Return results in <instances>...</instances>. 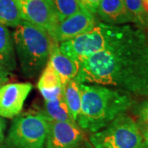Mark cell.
<instances>
[{"label":"cell","mask_w":148,"mask_h":148,"mask_svg":"<svg viewBox=\"0 0 148 148\" xmlns=\"http://www.w3.org/2000/svg\"><path fill=\"white\" fill-rule=\"evenodd\" d=\"M79 83L114 87L148 97V40L145 31L130 24L106 49L80 62Z\"/></svg>","instance_id":"6da1fadb"},{"label":"cell","mask_w":148,"mask_h":148,"mask_svg":"<svg viewBox=\"0 0 148 148\" xmlns=\"http://www.w3.org/2000/svg\"><path fill=\"white\" fill-rule=\"evenodd\" d=\"M80 89L82 106L77 123L89 133L101 130L133 105L132 95L114 87L80 83Z\"/></svg>","instance_id":"7a4b0ae2"},{"label":"cell","mask_w":148,"mask_h":148,"mask_svg":"<svg viewBox=\"0 0 148 148\" xmlns=\"http://www.w3.org/2000/svg\"><path fill=\"white\" fill-rule=\"evenodd\" d=\"M16 60L27 78H36L49 62L53 40L47 32L23 21L12 34Z\"/></svg>","instance_id":"3957f363"},{"label":"cell","mask_w":148,"mask_h":148,"mask_svg":"<svg viewBox=\"0 0 148 148\" xmlns=\"http://www.w3.org/2000/svg\"><path fill=\"white\" fill-rule=\"evenodd\" d=\"M126 25H110L97 21L89 32L60 43L59 49L62 53L79 64L86 58L106 49L121 36Z\"/></svg>","instance_id":"277c9868"},{"label":"cell","mask_w":148,"mask_h":148,"mask_svg":"<svg viewBox=\"0 0 148 148\" xmlns=\"http://www.w3.org/2000/svg\"><path fill=\"white\" fill-rule=\"evenodd\" d=\"M50 119L44 110L33 108L14 118L6 142L16 148H45Z\"/></svg>","instance_id":"5b68a950"},{"label":"cell","mask_w":148,"mask_h":148,"mask_svg":"<svg viewBox=\"0 0 148 148\" xmlns=\"http://www.w3.org/2000/svg\"><path fill=\"white\" fill-rule=\"evenodd\" d=\"M89 142L95 148H145L138 123L123 113L98 132L90 133Z\"/></svg>","instance_id":"8992f818"},{"label":"cell","mask_w":148,"mask_h":148,"mask_svg":"<svg viewBox=\"0 0 148 148\" xmlns=\"http://www.w3.org/2000/svg\"><path fill=\"white\" fill-rule=\"evenodd\" d=\"M23 20L41 28L53 39L58 20L53 0H16Z\"/></svg>","instance_id":"52a82bcc"},{"label":"cell","mask_w":148,"mask_h":148,"mask_svg":"<svg viewBox=\"0 0 148 148\" xmlns=\"http://www.w3.org/2000/svg\"><path fill=\"white\" fill-rule=\"evenodd\" d=\"M84 131L77 123L51 121L45 148H82Z\"/></svg>","instance_id":"ba28073f"},{"label":"cell","mask_w":148,"mask_h":148,"mask_svg":"<svg viewBox=\"0 0 148 148\" xmlns=\"http://www.w3.org/2000/svg\"><path fill=\"white\" fill-rule=\"evenodd\" d=\"M31 82H12L0 86V117L12 119L20 114L31 93Z\"/></svg>","instance_id":"9c48e42d"},{"label":"cell","mask_w":148,"mask_h":148,"mask_svg":"<svg viewBox=\"0 0 148 148\" xmlns=\"http://www.w3.org/2000/svg\"><path fill=\"white\" fill-rule=\"evenodd\" d=\"M96 23L95 15L81 8L76 13L59 21L53 40L59 44L70 40L90 31Z\"/></svg>","instance_id":"30bf717a"},{"label":"cell","mask_w":148,"mask_h":148,"mask_svg":"<svg viewBox=\"0 0 148 148\" xmlns=\"http://www.w3.org/2000/svg\"><path fill=\"white\" fill-rule=\"evenodd\" d=\"M96 15L102 22L110 25H126L133 23L124 0H101Z\"/></svg>","instance_id":"8fae6325"},{"label":"cell","mask_w":148,"mask_h":148,"mask_svg":"<svg viewBox=\"0 0 148 148\" xmlns=\"http://www.w3.org/2000/svg\"><path fill=\"white\" fill-rule=\"evenodd\" d=\"M48 63L58 73L63 85L69 80L74 79L79 71L78 63L62 53L59 49V43L55 40L52 45Z\"/></svg>","instance_id":"7c38bea8"},{"label":"cell","mask_w":148,"mask_h":148,"mask_svg":"<svg viewBox=\"0 0 148 148\" xmlns=\"http://www.w3.org/2000/svg\"><path fill=\"white\" fill-rule=\"evenodd\" d=\"M37 88L45 101H50L63 94L64 85L58 73L48 63L37 82Z\"/></svg>","instance_id":"4fadbf2b"},{"label":"cell","mask_w":148,"mask_h":148,"mask_svg":"<svg viewBox=\"0 0 148 148\" xmlns=\"http://www.w3.org/2000/svg\"><path fill=\"white\" fill-rule=\"evenodd\" d=\"M0 63L8 72L16 69L17 60L12 36L8 28L0 24Z\"/></svg>","instance_id":"5bb4252c"},{"label":"cell","mask_w":148,"mask_h":148,"mask_svg":"<svg viewBox=\"0 0 148 148\" xmlns=\"http://www.w3.org/2000/svg\"><path fill=\"white\" fill-rule=\"evenodd\" d=\"M44 110L51 121L77 123L66 105L63 94L53 100L45 101Z\"/></svg>","instance_id":"9a60e30c"},{"label":"cell","mask_w":148,"mask_h":148,"mask_svg":"<svg viewBox=\"0 0 148 148\" xmlns=\"http://www.w3.org/2000/svg\"><path fill=\"white\" fill-rule=\"evenodd\" d=\"M23 20L16 0H0V24L7 27L16 28Z\"/></svg>","instance_id":"2e32d148"},{"label":"cell","mask_w":148,"mask_h":148,"mask_svg":"<svg viewBox=\"0 0 148 148\" xmlns=\"http://www.w3.org/2000/svg\"><path fill=\"white\" fill-rule=\"evenodd\" d=\"M63 95L72 116L77 122L82 106V91L79 82L74 78L64 83Z\"/></svg>","instance_id":"e0dca14e"},{"label":"cell","mask_w":148,"mask_h":148,"mask_svg":"<svg viewBox=\"0 0 148 148\" xmlns=\"http://www.w3.org/2000/svg\"><path fill=\"white\" fill-rule=\"evenodd\" d=\"M124 3L133 23L145 31L148 21L143 8V0H124Z\"/></svg>","instance_id":"ac0fdd59"},{"label":"cell","mask_w":148,"mask_h":148,"mask_svg":"<svg viewBox=\"0 0 148 148\" xmlns=\"http://www.w3.org/2000/svg\"><path fill=\"white\" fill-rule=\"evenodd\" d=\"M59 21L76 13L82 8L77 0H53Z\"/></svg>","instance_id":"d6986e66"},{"label":"cell","mask_w":148,"mask_h":148,"mask_svg":"<svg viewBox=\"0 0 148 148\" xmlns=\"http://www.w3.org/2000/svg\"><path fill=\"white\" fill-rule=\"evenodd\" d=\"M134 113L138 118L143 126L148 127V99L142 101L136 106Z\"/></svg>","instance_id":"ffe728a7"},{"label":"cell","mask_w":148,"mask_h":148,"mask_svg":"<svg viewBox=\"0 0 148 148\" xmlns=\"http://www.w3.org/2000/svg\"><path fill=\"white\" fill-rule=\"evenodd\" d=\"M80 6L93 15H96L99 4L101 0H77Z\"/></svg>","instance_id":"44dd1931"},{"label":"cell","mask_w":148,"mask_h":148,"mask_svg":"<svg viewBox=\"0 0 148 148\" xmlns=\"http://www.w3.org/2000/svg\"><path fill=\"white\" fill-rule=\"evenodd\" d=\"M11 77V73L4 68V66L0 63V86L7 83Z\"/></svg>","instance_id":"7402d4cb"},{"label":"cell","mask_w":148,"mask_h":148,"mask_svg":"<svg viewBox=\"0 0 148 148\" xmlns=\"http://www.w3.org/2000/svg\"><path fill=\"white\" fill-rule=\"evenodd\" d=\"M139 128H140L141 132H142L144 147L148 148V127H147V126H143V127L139 126Z\"/></svg>","instance_id":"603a6c76"},{"label":"cell","mask_w":148,"mask_h":148,"mask_svg":"<svg viewBox=\"0 0 148 148\" xmlns=\"http://www.w3.org/2000/svg\"><path fill=\"white\" fill-rule=\"evenodd\" d=\"M6 129V121L4 118L0 117V144L4 141V134Z\"/></svg>","instance_id":"cb8c5ba5"},{"label":"cell","mask_w":148,"mask_h":148,"mask_svg":"<svg viewBox=\"0 0 148 148\" xmlns=\"http://www.w3.org/2000/svg\"><path fill=\"white\" fill-rule=\"evenodd\" d=\"M143 3L144 10H145V13H146V16H147L148 21V0H143Z\"/></svg>","instance_id":"d4e9b609"},{"label":"cell","mask_w":148,"mask_h":148,"mask_svg":"<svg viewBox=\"0 0 148 148\" xmlns=\"http://www.w3.org/2000/svg\"><path fill=\"white\" fill-rule=\"evenodd\" d=\"M0 148H16L14 147H12V145H10L9 143H8V142H3V143L0 144Z\"/></svg>","instance_id":"484cf974"},{"label":"cell","mask_w":148,"mask_h":148,"mask_svg":"<svg viewBox=\"0 0 148 148\" xmlns=\"http://www.w3.org/2000/svg\"><path fill=\"white\" fill-rule=\"evenodd\" d=\"M82 148H95V147L90 144L89 141H86V142H85L84 143V146L82 147Z\"/></svg>","instance_id":"4316f807"},{"label":"cell","mask_w":148,"mask_h":148,"mask_svg":"<svg viewBox=\"0 0 148 148\" xmlns=\"http://www.w3.org/2000/svg\"><path fill=\"white\" fill-rule=\"evenodd\" d=\"M146 32H145V33H146V36H147V39L148 40V22L147 24V26H146Z\"/></svg>","instance_id":"83f0119b"}]
</instances>
